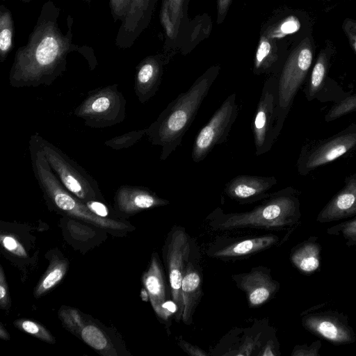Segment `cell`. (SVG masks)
<instances>
[{
    "instance_id": "cell-19",
    "label": "cell",
    "mask_w": 356,
    "mask_h": 356,
    "mask_svg": "<svg viewBox=\"0 0 356 356\" xmlns=\"http://www.w3.org/2000/svg\"><path fill=\"white\" fill-rule=\"evenodd\" d=\"M115 204L122 213L133 214L145 209L165 206L170 202L143 186L122 185L115 194Z\"/></svg>"
},
{
    "instance_id": "cell-35",
    "label": "cell",
    "mask_w": 356,
    "mask_h": 356,
    "mask_svg": "<svg viewBox=\"0 0 356 356\" xmlns=\"http://www.w3.org/2000/svg\"><path fill=\"white\" fill-rule=\"evenodd\" d=\"M280 347L276 334H274L266 341L257 356H280Z\"/></svg>"
},
{
    "instance_id": "cell-1",
    "label": "cell",
    "mask_w": 356,
    "mask_h": 356,
    "mask_svg": "<svg viewBox=\"0 0 356 356\" xmlns=\"http://www.w3.org/2000/svg\"><path fill=\"white\" fill-rule=\"evenodd\" d=\"M71 40L56 24L44 20L37 24L26 45L19 48L9 73L13 88L49 86L66 70Z\"/></svg>"
},
{
    "instance_id": "cell-29",
    "label": "cell",
    "mask_w": 356,
    "mask_h": 356,
    "mask_svg": "<svg viewBox=\"0 0 356 356\" xmlns=\"http://www.w3.org/2000/svg\"><path fill=\"white\" fill-rule=\"evenodd\" d=\"M147 133V128L131 131L115 136L105 141L104 145L113 149L120 150L129 148L138 143Z\"/></svg>"
},
{
    "instance_id": "cell-2",
    "label": "cell",
    "mask_w": 356,
    "mask_h": 356,
    "mask_svg": "<svg viewBox=\"0 0 356 356\" xmlns=\"http://www.w3.org/2000/svg\"><path fill=\"white\" fill-rule=\"evenodd\" d=\"M220 70L218 65L208 68L187 91L170 102L147 127L146 136L149 142L161 147V161L166 160L181 145Z\"/></svg>"
},
{
    "instance_id": "cell-30",
    "label": "cell",
    "mask_w": 356,
    "mask_h": 356,
    "mask_svg": "<svg viewBox=\"0 0 356 356\" xmlns=\"http://www.w3.org/2000/svg\"><path fill=\"white\" fill-rule=\"evenodd\" d=\"M354 111H356V93L343 97L333 105L324 119L330 122Z\"/></svg>"
},
{
    "instance_id": "cell-39",
    "label": "cell",
    "mask_w": 356,
    "mask_h": 356,
    "mask_svg": "<svg viewBox=\"0 0 356 356\" xmlns=\"http://www.w3.org/2000/svg\"><path fill=\"white\" fill-rule=\"evenodd\" d=\"M89 209L95 215L106 218L108 214L107 207L99 200H90L85 202Z\"/></svg>"
},
{
    "instance_id": "cell-38",
    "label": "cell",
    "mask_w": 356,
    "mask_h": 356,
    "mask_svg": "<svg viewBox=\"0 0 356 356\" xmlns=\"http://www.w3.org/2000/svg\"><path fill=\"white\" fill-rule=\"evenodd\" d=\"M178 346L188 355L191 356H207L208 353L199 346H195L186 341L181 337L177 339Z\"/></svg>"
},
{
    "instance_id": "cell-43",
    "label": "cell",
    "mask_w": 356,
    "mask_h": 356,
    "mask_svg": "<svg viewBox=\"0 0 356 356\" xmlns=\"http://www.w3.org/2000/svg\"><path fill=\"white\" fill-rule=\"evenodd\" d=\"M140 296L143 301L147 302L149 299V293L145 288L141 289Z\"/></svg>"
},
{
    "instance_id": "cell-18",
    "label": "cell",
    "mask_w": 356,
    "mask_h": 356,
    "mask_svg": "<svg viewBox=\"0 0 356 356\" xmlns=\"http://www.w3.org/2000/svg\"><path fill=\"white\" fill-rule=\"evenodd\" d=\"M343 184L317 215L318 222H331L356 216V172L347 176Z\"/></svg>"
},
{
    "instance_id": "cell-8",
    "label": "cell",
    "mask_w": 356,
    "mask_h": 356,
    "mask_svg": "<svg viewBox=\"0 0 356 356\" xmlns=\"http://www.w3.org/2000/svg\"><path fill=\"white\" fill-rule=\"evenodd\" d=\"M356 150V123L336 134L303 146L298 158V172L306 176L318 168Z\"/></svg>"
},
{
    "instance_id": "cell-15",
    "label": "cell",
    "mask_w": 356,
    "mask_h": 356,
    "mask_svg": "<svg viewBox=\"0 0 356 356\" xmlns=\"http://www.w3.org/2000/svg\"><path fill=\"white\" fill-rule=\"evenodd\" d=\"M188 0H162L160 19L165 35V49H181L189 31L187 17Z\"/></svg>"
},
{
    "instance_id": "cell-26",
    "label": "cell",
    "mask_w": 356,
    "mask_h": 356,
    "mask_svg": "<svg viewBox=\"0 0 356 356\" xmlns=\"http://www.w3.org/2000/svg\"><path fill=\"white\" fill-rule=\"evenodd\" d=\"M13 22L10 13L3 7L0 13V60L6 58L13 47Z\"/></svg>"
},
{
    "instance_id": "cell-37",
    "label": "cell",
    "mask_w": 356,
    "mask_h": 356,
    "mask_svg": "<svg viewBox=\"0 0 356 356\" xmlns=\"http://www.w3.org/2000/svg\"><path fill=\"white\" fill-rule=\"evenodd\" d=\"M2 245L8 251L21 257L26 256V253L22 246L14 238L9 236H2L1 238Z\"/></svg>"
},
{
    "instance_id": "cell-4",
    "label": "cell",
    "mask_w": 356,
    "mask_h": 356,
    "mask_svg": "<svg viewBox=\"0 0 356 356\" xmlns=\"http://www.w3.org/2000/svg\"><path fill=\"white\" fill-rule=\"evenodd\" d=\"M313 49L306 38L291 52L278 76V104L275 128V139L280 136L284 121L311 67Z\"/></svg>"
},
{
    "instance_id": "cell-42",
    "label": "cell",
    "mask_w": 356,
    "mask_h": 356,
    "mask_svg": "<svg viewBox=\"0 0 356 356\" xmlns=\"http://www.w3.org/2000/svg\"><path fill=\"white\" fill-rule=\"evenodd\" d=\"M0 280V303L2 307H4L7 305L8 300L7 286L2 268H1Z\"/></svg>"
},
{
    "instance_id": "cell-27",
    "label": "cell",
    "mask_w": 356,
    "mask_h": 356,
    "mask_svg": "<svg viewBox=\"0 0 356 356\" xmlns=\"http://www.w3.org/2000/svg\"><path fill=\"white\" fill-rule=\"evenodd\" d=\"M300 27L298 19L294 16H289L279 22L266 26L261 33L276 40L296 32Z\"/></svg>"
},
{
    "instance_id": "cell-14",
    "label": "cell",
    "mask_w": 356,
    "mask_h": 356,
    "mask_svg": "<svg viewBox=\"0 0 356 356\" xmlns=\"http://www.w3.org/2000/svg\"><path fill=\"white\" fill-rule=\"evenodd\" d=\"M280 241V237L274 234L220 238L211 245L207 253L210 257L221 260L243 259L267 250Z\"/></svg>"
},
{
    "instance_id": "cell-9",
    "label": "cell",
    "mask_w": 356,
    "mask_h": 356,
    "mask_svg": "<svg viewBox=\"0 0 356 356\" xmlns=\"http://www.w3.org/2000/svg\"><path fill=\"white\" fill-rule=\"evenodd\" d=\"M238 114L236 94H230L200 130L194 140L191 158L195 163L203 161L218 145L226 141Z\"/></svg>"
},
{
    "instance_id": "cell-33",
    "label": "cell",
    "mask_w": 356,
    "mask_h": 356,
    "mask_svg": "<svg viewBox=\"0 0 356 356\" xmlns=\"http://www.w3.org/2000/svg\"><path fill=\"white\" fill-rule=\"evenodd\" d=\"M322 346L321 340L313 341L309 346L307 344L296 345L291 353V356H320L319 350Z\"/></svg>"
},
{
    "instance_id": "cell-22",
    "label": "cell",
    "mask_w": 356,
    "mask_h": 356,
    "mask_svg": "<svg viewBox=\"0 0 356 356\" xmlns=\"http://www.w3.org/2000/svg\"><path fill=\"white\" fill-rule=\"evenodd\" d=\"M318 239L315 236H309L291 250V263L302 274L309 275L320 269L321 245Z\"/></svg>"
},
{
    "instance_id": "cell-25",
    "label": "cell",
    "mask_w": 356,
    "mask_h": 356,
    "mask_svg": "<svg viewBox=\"0 0 356 356\" xmlns=\"http://www.w3.org/2000/svg\"><path fill=\"white\" fill-rule=\"evenodd\" d=\"M329 57L325 51H321L312 69L309 81L305 89V97L311 102L318 97L325 84L328 72Z\"/></svg>"
},
{
    "instance_id": "cell-5",
    "label": "cell",
    "mask_w": 356,
    "mask_h": 356,
    "mask_svg": "<svg viewBox=\"0 0 356 356\" xmlns=\"http://www.w3.org/2000/svg\"><path fill=\"white\" fill-rule=\"evenodd\" d=\"M46 159L64 187L83 202L102 200L97 181L62 149L37 133Z\"/></svg>"
},
{
    "instance_id": "cell-11",
    "label": "cell",
    "mask_w": 356,
    "mask_h": 356,
    "mask_svg": "<svg viewBox=\"0 0 356 356\" xmlns=\"http://www.w3.org/2000/svg\"><path fill=\"white\" fill-rule=\"evenodd\" d=\"M276 330L266 319L256 320L247 327H236L227 333L211 355L257 356L266 341Z\"/></svg>"
},
{
    "instance_id": "cell-12",
    "label": "cell",
    "mask_w": 356,
    "mask_h": 356,
    "mask_svg": "<svg viewBox=\"0 0 356 356\" xmlns=\"http://www.w3.org/2000/svg\"><path fill=\"white\" fill-rule=\"evenodd\" d=\"M302 327L312 334L334 346L348 345L356 341L354 330L348 323V316L337 310L303 313Z\"/></svg>"
},
{
    "instance_id": "cell-32",
    "label": "cell",
    "mask_w": 356,
    "mask_h": 356,
    "mask_svg": "<svg viewBox=\"0 0 356 356\" xmlns=\"http://www.w3.org/2000/svg\"><path fill=\"white\" fill-rule=\"evenodd\" d=\"M82 339L92 348L102 350L108 345V341L103 332L92 325H88L81 330Z\"/></svg>"
},
{
    "instance_id": "cell-3",
    "label": "cell",
    "mask_w": 356,
    "mask_h": 356,
    "mask_svg": "<svg viewBox=\"0 0 356 356\" xmlns=\"http://www.w3.org/2000/svg\"><path fill=\"white\" fill-rule=\"evenodd\" d=\"M299 191L287 186L274 193L252 209L225 213L216 208L206 218L214 231L252 228L285 230L295 227L301 218Z\"/></svg>"
},
{
    "instance_id": "cell-28",
    "label": "cell",
    "mask_w": 356,
    "mask_h": 356,
    "mask_svg": "<svg viewBox=\"0 0 356 356\" xmlns=\"http://www.w3.org/2000/svg\"><path fill=\"white\" fill-rule=\"evenodd\" d=\"M329 235L341 236L348 247L356 245V216L327 229Z\"/></svg>"
},
{
    "instance_id": "cell-36",
    "label": "cell",
    "mask_w": 356,
    "mask_h": 356,
    "mask_svg": "<svg viewBox=\"0 0 356 356\" xmlns=\"http://www.w3.org/2000/svg\"><path fill=\"white\" fill-rule=\"evenodd\" d=\"M132 0H110V6L117 19H125Z\"/></svg>"
},
{
    "instance_id": "cell-7",
    "label": "cell",
    "mask_w": 356,
    "mask_h": 356,
    "mask_svg": "<svg viewBox=\"0 0 356 356\" xmlns=\"http://www.w3.org/2000/svg\"><path fill=\"white\" fill-rule=\"evenodd\" d=\"M192 238L185 227L174 225L168 232L163 248V257L169 282L172 302L176 307L174 314L177 323L181 321L184 305L181 283L188 263L194 255Z\"/></svg>"
},
{
    "instance_id": "cell-24",
    "label": "cell",
    "mask_w": 356,
    "mask_h": 356,
    "mask_svg": "<svg viewBox=\"0 0 356 356\" xmlns=\"http://www.w3.org/2000/svg\"><path fill=\"white\" fill-rule=\"evenodd\" d=\"M158 0H132L123 28L132 35H138L149 24Z\"/></svg>"
},
{
    "instance_id": "cell-41",
    "label": "cell",
    "mask_w": 356,
    "mask_h": 356,
    "mask_svg": "<svg viewBox=\"0 0 356 356\" xmlns=\"http://www.w3.org/2000/svg\"><path fill=\"white\" fill-rule=\"evenodd\" d=\"M232 0H217V23L222 24L225 19Z\"/></svg>"
},
{
    "instance_id": "cell-6",
    "label": "cell",
    "mask_w": 356,
    "mask_h": 356,
    "mask_svg": "<svg viewBox=\"0 0 356 356\" xmlns=\"http://www.w3.org/2000/svg\"><path fill=\"white\" fill-rule=\"evenodd\" d=\"M126 104L127 101L115 83L90 91L74 113L87 127L106 128L124 120Z\"/></svg>"
},
{
    "instance_id": "cell-10",
    "label": "cell",
    "mask_w": 356,
    "mask_h": 356,
    "mask_svg": "<svg viewBox=\"0 0 356 356\" xmlns=\"http://www.w3.org/2000/svg\"><path fill=\"white\" fill-rule=\"evenodd\" d=\"M277 104L278 77L272 75L264 82L251 124L257 156L269 152L276 140Z\"/></svg>"
},
{
    "instance_id": "cell-21",
    "label": "cell",
    "mask_w": 356,
    "mask_h": 356,
    "mask_svg": "<svg viewBox=\"0 0 356 356\" xmlns=\"http://www.w3.org/2000/svg\"><path fill=\"white\" fill-rule=\"evenodd\" d=\"M181 292L184 305L181 321L189 325L193 323L194 313L203 296L202 272L194 257L185 270Z\"/></svg>"
},
{
    "instance_id": "cell-16",
    "label": "cell",
    "mask_w": 356,
    "mask_h": 356,
    "mask_svg": "<svg viewBox=\"0 0 356 356\" xmlns=\"http://www.w3.org/2000/svg\"><path fill=\"white\" fill-rule=\"evenodd\" d=\"M277 183L274 176L241 175L229 180L224 193L239 204H252L267 198L269 191Z\"/></svg>"
},
{
    "instance_id": "cell-17",
    "label": "cell",
    "mask_w": 356,
    "mask_h": 356,
    "mask_svg": "<svg viewBox=\"0 0 356 356\" xmlns=\"http://www.w3.org/2000/svg\"><path fill=\"white\" fill-rule=\"evenodd\" d=\"M168 61L165 54H156L145 57L137 65L134 89L141 104L156 95L161 83L164 65Z\"/></svg>"
},
{
    "instance_id": "cell-34",
    "label": "cell",
    "mask_w": 356,
    "mask_h": 356,
    "mask_svg": "<svg viewBox=\"0 0 356 356\" xmlns=\"http://www.w3.org/2000/svg\"><path fill=\"white\" fill-rule=\"evenodd\" d=\"M19 326L27 333L35 335L44 340L50 341L51 339V337L47 331L35 322L31 321H23L19 323Z\"/></svg>"
},
{
    "instance_id": "cell-13",
    "label": "cell",
    "mask_w": 356,
    "mask_h": 356,
    "mask_svg": "<svg viewBox=\"0 0 356 356\" xmlns=\"http://www.w3.org/2000/svg\"><path fill=\"white\" fill-rule=\"evenodd\" d=\"M232 279L245 293L250 308L268 302L280 288V284L272 277L270 269L263 266L252 267L249 272L233 274Z\"/></svg>"
},
{
    "instance_id": "cell-31",
    "label": "cell",
    "mask_w": 356,
    "mask_h": 356,
    "mask_svg": "<svg viewBox=\"0 0 356 356\" xmlns=\"http://www.w3.org/2000/svg\"><path fill=\"white\" fill-rule=\"evenodd\" d=\"M66 264L60 263L56 264L44 277L35 291V296H40L43 293L53 288L63 277L66 272Z\"/></svg>"
},
{
    "instance_id": "cell-40",
    "label": "cell",
    "mask_w": 356,
    "mask_h": 356,
    "mask_svg": "<svg viewBox=\"0 0 356 356\" xmlns=\"http://www.w3.org/2000/svg\"><path fill=\"white\" fill-rule=\"evenodd\" d=\"M343 29L356 52V22L352 19L346 20L343 23Z\"/></svg>"
},
{
    "instance_id": "cell-20",
    "label": "cell",
    "mask_w": 356,
    "mask_h": 356,
    "mask_svg": "<svg viewBox=\"0 0 356 356\" xmlns=\"http://www.w3.org/2000/svg\"><path fill=\"white\" fill-rule=\"evenodd\" d=\"M143 282L156 314L161 319L167 321L170 316L169 312L174 311L168 307L165 275L156 253L152 254L149 268L143 275Z\"/></svg>"
},
{
    "instance_id": "cell-23",
    "label": "cell",
    "mask_w": 356,
    "mask_h": 356,
    "mask_svg": "<svg viewBox=\"0 0 356 356\" xmlns=\"http://www.w3.org/2000/svg\"><path fill=\"white\" fill-rule=\"evenodd\" d=\"M279 61L278 47L276 40L261 33L253 63V73L276 74Z\"/></svg>"
}]
</instances>
